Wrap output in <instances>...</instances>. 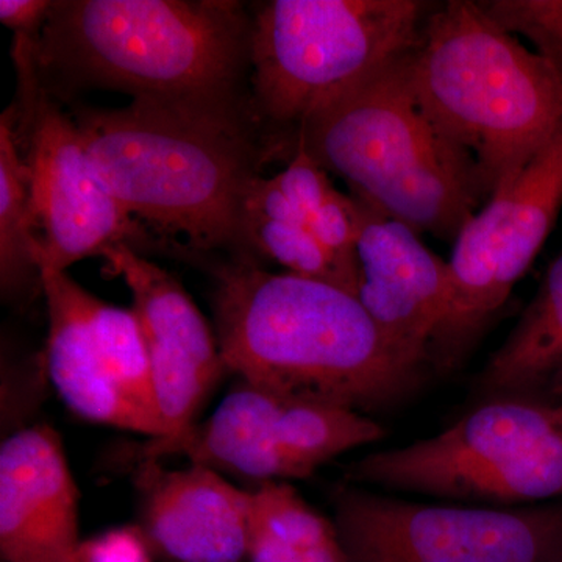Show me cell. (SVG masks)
Masks as SVG:
<instances>
[{
	"mask_svg": "<svg viewBox=\"0 0 562 562\" xmlns=\"http://www.w3.org/2000/svg\"><path fill=\"white\" fill-rule=\"evenodd\" d=\"M65 105L103 187L133 220L190 257L257 258L246 239V201L269 154L254 111Z\"/></svg>",
	"mask_w": 562,
	"mask_h": 562,
	"instance_id": "obj_1",
	"label": "cell"
},
{
	"mask_svg": "<svg viewBox=\"0 0 562 562\" xmlns=\"http://www.w3.org/2000/svg\"><path fill=\"white\" fill-rule=\"evenodd\" d=\"M214 325L227 372L295 401L364 414L408 395L422 369L395 349L357 295L257 258L216 271Z\"/></svg>",
	"mask_w": 562,
	"mask_h": 562,
	"instance_id": "obj_2",
	"label": "cell"
},
{
	"mask_svg": "<svg viewBox=\"0 0 562 562\" xmlns=\"http://www.w3.org/2000/svg\"><path fill=\"white\" fill-rule=\"evenodd\" d=\"M250 38L251 11L236 0H58L36 61L63 103L110 90L136 102L254 111Z\"/></svg>",
	"mask_w": 562,
	"mask_h": 562,
	"instance_id": "obj_3",
	"label": "cell"
},
{
	"mask_svg": "<svg viewBox=\"0 0 562 562\" xmlns=\"http://www.w3.org/2000/svg\"><path fill=\"white\" fill-rule=\"evenodd\" d=\"M409 79L425 114L475 166L486 202L562 132L561 80L479 2L427 14Z\"/></svg>",
	"mask_w": 562,
	"mask_h": 562,
	"instance_id": "obj_4",
	"label": "cell"
},
{
	"mask_svg": "<svg viewBox=\"0 0 562 562\" xmlns=\"http://www.w3.org/2000/svg\"><path fill=\"white\" fill-rule=\"evenodd\" d=\"M409 55L316 111L295 133L288 155L305 151L386 216L454 243L486 199L468 155L417 102Z\"/></svg>",
	"mask_w": 562,
	"mask_h": 562,
	"instance_id": "obj_5",
	"label": "cell"
},
{
	"mask_svg": "<svg viewBox=\"0 0 562 562\" xmlns=\"http://www.w3.org/2000/svg\"><path fill=\"white\" fill-rule=\"evenodd\" d=\"M250 95L269 157L303 122L419 43L416 0H271L251 7Z\"/></svg>",
	"mask_w": 562,
	"mask_h": 562,
	"instance_id": "obj_6",
	"label": "cell"
},
{
	"mask_svg": "<svg viewBox=\"0 0 562 562\" xmlns=\"http://www.w3.org/2000/svg\"><path fill=\"white\" fill-rule=\"evenodd\" d=\"M347 479L495 505L562 498V431L549 408L480 403L446 431L351 462Z\"/></svg>",
	"mask_w": 562,
	"mask_h": 562,
	"instance_id": "obj_7",
	"label": "cell"
},
{
	"mask_svg": "<svg viewBox=\"0 0 562 562\" xmlns=\"http://www.w3.org/2000/svg\"><path fill=\"white\" fill-rule=\"evenodd\" d=\"M38 40L14 35L11 55L18 92L10 109L18 149L31 181L41 271L68 272L76 262L103 258L120 246L140 255H187L133 220L103 187L72 114L41 77Z\"/></svg>",
	"mask_w": 562,
	"mask_h": 562,
	"instance_id": "obj_8",
	"label": "cell"
},
{
	"mask_svg": "<svg viewBox=\"0 0 562 562\" xmlns=\"http://www.w3.org/2000/svg\"><path fill=\"white\" fill-rule=\"evenodd\" d=\"M333 522L350 562H562V501L465 508L338 486Z\"/></svg>",
	"mask_w": 562,
	"mask_h": 562,
	"instance_id": "obj_9",
	"label": "cell"
},
{
	"mask_svg": "<svg viewBox=\"0 0 562 562\" xmlns=\"http://www.w3.org/2000/svg\"><path fill=\"white\" fill-rule=\"evenodd\" d=\"M383 435L364 414L295 401L243 382L209 419L177 435L149 439L136 461L180 454L220 473L260 483L286 482L306 479L325 462Z\"/></svg>",
	"mask_w": 562,
	"mask_h": 562,
	"instance_id": "obj_10",
	"label": "cell"
},
{
	"mask_svg": "<svg viewBox=\"0 0 562 562\" xmlns=\"http://www.w3.org/2000/svg\"><path fill=\"white\" fill-rule=\"evenodd\" d=\"M562 209V132L465 222L453 243L450 299L430 361L450 369L538 257Z\"/></svg>",
	"mask_w": 562,
	"mask_h": 562,
	"instance_id": "obj_11",
	"label": "cell"
},
{
	"mask_svg": "<svg viewBox=\"0 0 562 562\" xmlns=\"http://www.w3.org/2000/svg\"><path fill=\"white\" fill-rule=\"evenodd\" d=\"M105 269L132 292L149 349L155 409L162 436L187 430L206 395L227 372L216 331L188 291L168 271L132 247L103 255ZM161 438V436H160Z\"/></svg>",
	"mask_w": 562,
	"mask_h": 562,
	"instance_id": "obj_12",
	"label": "cell"
},
{
	"mask_svg": "<svg viewBox=\"0 0 562 562\" xmlns=\"http://www.w3.org/2000/svg\"><path fill=\"white\" fill-rule=\"evenodd\" d=\"M353 198L361 214L355 244L358 301L387 341L422 369L449 308V261L428 249L420 233Z\"/></svg>",
	"mask_w": 562,
	"mask_h": 562,
	"instance_id": "obj_13",
	"label": "cell"
},
{
	"mask_svg": "<svg viewBox=\"0 0 562 562\" xmlns=\"http://www.w3.org/2000/svg\"><path fill=\"white\" fill-rule=\"evenodd\" d=\"M80 492L49 425L11 432L0 447L2 562H76Z\"/></svg>",
	"mask_w": 562,
	"mask_h": 562,
	"instance_id": "obj_14",
	"label": "cell"
},
{
	"mask_svg": "<svg viewBox=\"0 0 562 562\" xmlns=\"http://www.w3.org/2000/svg\"><path fill=\"white\" fill-rule=\"evenodd\" d=\"M140 524L151 553L172 562H244L249 558L251 492L201 464L166 469L140 462Z\"/></svg>",
	"mask_w": 562,
	"mask_h": 562,
	"instance_id": "obj_15",
	"label": "cell"
},
{
	"mask_svg": "<svg viewBox=\"0 0 562 562\" xmlns=\"http://www.w3.org/2000/svg\"><path fill=\"white\" fill-rule=\"evenodd\" d=\"M41 283L49 314L44 364L61 401L81 419L160 438V424L111 375L92 325L91 292L54 269L41 271Z\"/></svg>",
	"mask_w": 562,
	"mask_h": 562,
	"instance_id": "obj_16",
	"label": "cell"
},
{
	"mask_svg": "<svg viewBox=\"0 0 562 562\" xmlns=\"http://www.w3.org/2000/svg\"><path fill=\"white\" fill-rule=\"evenodd\" d=\"M476 403H562V250L505 342L473 384Z\"/></svg>",
	"mask_w": 562,
	"mask_h": 562,
	"instance_id": "obj_17",
	"label": "cell"
},
{
	"mask_svg": "<svg viewBox=\"0 0 562 562\" xmlns=\"http://www.w3.org/2000/svg\"><path fill=\"white\" fill-rule=\"evenodd\" d=\"M251 492L249 562H350L333 520L286 482Z\"/></svg>",
	"mask_w": 562,
	"mask_h": 562,
	"instance_id": "obj_18",
	"label": "cell"
},
{
	"mask_svg": "<svg viewBox=\"0 0 562 562\" xmlns=\"http://www.w3.org/2000/svg\"><path fill=\"white\" fill-rule=\"evenodd\" d=\"M41 238L31 181L14 136L13 111L0 117V286L3 301L25 303L43 292Z\"/></svg>",
	"mask_w": 562,
	"mask_h": 562,
	"instance_id": "obj_19",
	"label": "cell"
},
{
	"mask_svg": "<svg viewBox=\"0 0 562 562\" xmlns=\"http://www.w3.org/2000/svg\"><path fill=\"white\" fill-rule=\"evenodd\" d=\"M91 317L111 375L128 397L160 424L155 409L149 349L138 314L92 295Z\"/></svg>",
	"mask_w": 562,
	"mask_h": 562,
	"instance_id": "obj_20",
	"label": "cell"
},
{
	"mask_svg": "<svg viewBox=\"0 0 562 562\" xmlns=\"http://www.w3.org/2000/svg\"><path fill=\"white\" fill-rule=\"evenodd\" d=\"M246 239L255 257L261 255L294 276L327 281L357 295V280L317 241L308 227L246 213Z\"/></svg>",
	"mask_w": 562,
	"mask_h": 562,
	"instance_id": "obj_21",
	"label": "cell"
},
{
	"mask_svg": "<svg viewBox=\"0 0 562 562\" xmlns=\"http://www.w3.org/2000/svg\"><path fill=\"white\" fill-rule=\"evenodd\" d=\"M479 5L503 31L527 40L562 83V0H483Z\"/></svg>",
	"mask_w": 562,
	"mask_h": 562,
	"instance_id": "obj_22",
	"label": "cell"
},
{
	"mask_svg": "<svg viewBox=\"0 0 562 562\" xmlns=\"http://www.w3.org/2000/svg\"><path fill=\"white\" fill-rule=\"evenodd\" d=\"M273 180L283 194L305 214L306 221L335 188L328 179V172L303 150H295L286 169L277 173Z\"/></svg>",
	"mask_w": 562,
	"mask_h": 562,
	"instance_id": "obj_23",
	"label": "cell"
},
{
	"mask_svg": "<svg viewBox=\"0 0 562 562\" xmlns=\"http://www.w3.org/2000/svg\"><path fill=\"white\" fill-rule=\"evenodd\" d=\"M151 557L138 525H128L83 539L76 562H154Z\"/></svg>",
	"mask_w": 562,
	"mask_h": 562,
	"instance_id": "obj_24",
	"label": "cell"
},
{
	"mask_svg": "<svg viewBox=\"0 0 562 562\" xmlns=\"http://www.w3.org/2000/svg\"><path fill=\"white\" fill-rule=\"evenodd\" d=\"M54 2L47 0H0V22L14 35L40 38Z\"/></svg>",
	"mask_w": 562,
	"mask_h": 562,
	"instance_id": "obj_25",
	"label": "cell"
},
{
	"mask_svg": "<svg viewBox=\"0 0 562 562\" xmlns=\"http://www.w3.org/2000/svg\"><path fill=\"white\" fill-rule=\"evenodd\" d=\"M549 412L552 414L554 424H557L562 431V403H560L558 406H554V408H549Z\"/></svg>",
	"mask_w": 562,
	"mask_h": 562,
	"instance_id": "obj_26",
	"label": "cell"
}]
</instances>
